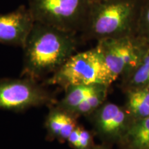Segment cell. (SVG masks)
I'll return each instance as SVG.
<instances>
[{
    "label": "cell",
    "mask_w": 149,
    "mask_h": 149,
    "mask_svg": "<svg viewBox=\"0 0 149 149\" xmlns=\"http://www.w3.org/2000/svg\"><path fill=\"white\" fill-rule=\"evenodd\" d=\"M136 35L149 44V0L139 8Z\"/></svg>",
    "instance_id": "9a60e30c"
},
{
    "label": "cell",
    "mask_w": 149,
    "mask_h": 149,
    "mask_svg": "<svg viewBox=\"0 0 149 149\" xmlns=\"http://www.w3.org/2000/svg\"><path fill=\"white\" fill-rule=\"evenodd\" d=\"M77 120L74 115L54 106L50 110L45 121L47 138L49 140L57 139L60 142L66 141L78 126Z\"/></svg>",
    "instance_id": "9c48e42d"
},
{
    "label": "cell",
    "mask_w": 149,
    "mask_h": 149,
    "mask_svg": "<svg viewBox=\"0 0 149 149\" xmlns=\"http://www.w3.org/2000/svg\"><path fill=\"white\" fill-rule=\"evenodd\" d=\"M76 33L35 22L24 49L22 75L37 80L55 72L75 53Z\"/></svg>",
    "instance_id": "6da1fadb"
},
{
    "label": "cell",
    "mask_w": 149,
    "mask_h": 149,
    "mask_svg": "<svg viewBox=\"0 0 149 149\" xmlns=\"http://www.w3.org/2000/svg\"><path fill=\"white\" fill-rule=\"evenodd\" d=\"M109 87L105 86L91 94L76 108L72 115L77 118L81 116L88 117L106 102Z\"/></svg>",
    "instance_id": "5bb4252c"
},
{
    "label": "cell",
    "mask_w": 149,
    "mask_h": 149,
    "mask_svg": "<svg viewBox=\"0 0 149 149\" xmlns=\"http://www.w3.org/2000/svg\"><path fill=\"white\" fill-rule=\"evenodd\" d=\"M115 80L97 48L74 53L46 81V84L66 89L76 85H105Z\"/></svg>",
    "instance_id": "3957f363"
},
{
    "label": "cell",
    "mask_w": 149,
    "mask_h": 149,
    "mask_svg": "<svg viewBox=\"0 0 149 149\" xmlns=\"http://www.w3.org/2000/svg\"><path fill=\"white\" fill-rule=\"evenodd\" d=\"M55 97L37 80L29 77L0 79V110L22 112L51 105Z\"/></svg>",
    "instance_id": "8992f818"
},
{
    "label": "cell",
    "mask_w": 149,
    "mask_h": 149,
    "mask_svg": "<svg viewBox=\"0 0 149 149\" xmlns=\"http://www.w3.org/2000/svg\"><path fill=\"white\" fill-rule=\"evenodd\" d=\"M93 130L104 144H119L134 118L126 107L107 102L88 117Z\"/></svg>",
    "instance_id": "52a82bcc"
},
{
    "label": "cell",
    "mask_w": 149,
    "mask_h": 149,
    "mask_svg": "<svg viewBox=\"0 0 149 149\" xmlns=\"http://www.w3.org/2000/svg\"><path fill=\"white\" fill-rule=\"evenodd\" d=\"M66 142L69 146L73 149H77L78 146V142H79V125L76 127L72 132Z\"/></svg>",
    "instance_id": "e0dca14e"
},
{
    "label": "cell",
    "mask_w": 149,
    "mask_h": 149,
    "mask_svg": "<svg viewBox=\"0 0 149 149\" xmlns=\"http://www.w3.org/2000/svg\"><path fill=\"white\" fill-rule=\"evenodd\" d=\"M118 145L121 149H149V117L134 120Z\"/></svg>",
    "instance_id": "30bf717a"
},
{
    "label": "cell",
    "mask_w": 149,
    "mask_h": 149,
    "mask_svg": "<svg viewBox=\"0 0 149 149\" xmlns=\"http://www.w3.org/2000/svg\"><path fill=\"white\" fill-rule=\"evenodd\" d=\"M93 0H29L35 22L77 32L84 26Z\"/></svg>",
    "instance_id": "277c9868"
},
{
    "label": "cell",
    "mask_w": 149,
    "mask_h": 149,
    "mask_svg": "<svg viewBox=\"0 0 149 149\" xmlns=\"http://www.w3.org/2000/svg\"><path fill=\"white\" fill-rule=\"evenodd\" d=\"M95 146L93 134L79 125V142L77 149H91Z\"/></svg>",
    "instance_id": "2e32d148"
},
{
    "label": "cell",
    "mask_w": 149,
    "mask_h": 149,
    "mask_svg": "<svg viewBox=\"0 0 149 149\" xmlns=\"http://www.w3.org/2000/svg\"><path fill=\"white\" fill-rule=\"evenodd\" d=\"M34 23L29 8L23 6L13 12L0 14V44L23 48Z\"/></svg>",
    "instance_id": "ba28073f"
},
{
    "label": "cell",
    "mask_w": 149,
    "mask_h": 149,
    "mask_svg": "<svg viewBox=\"0 0 149 149\" xmlns=\"http://www.w3.org/2000/svg\"><path fill=\"white\" fill-rule=\"evenodd\" d=\"M125 93L126 104L124 107L134 120L149 117V86L126 91Z\"/></svg>",
    "instance_id": "7c38bea8"
},
{
    "label": "cell",
    "mask_w": 149,
    "mask_h": 149,
    "mask_svg": "<svg viewBox=\"0 0 149 149\" xmlns=\"http://www.w3.org/2000/svg\"><path fill=\"white\" fill-rule=\"evenodd\" d=\"M148 46L141 37L131 35L100 40L96 47L116 81L137 66Z\"/></svg>",
    "instance_id": "5b68a950"
},
{
    "label": "cell",
    "mask_w": 149,
    "mask_h": 149,
    "mask_svg": "<svg viewBox=\"0 0 149 149\" xmlns=\"http://www.w3.org/2000/svg\"><path fill=\"white\" fill-rule=\"evenodd\" d=\"M139 9L133 0H93L86 34L97 41L136 35Z\"/></svg>",
    "instance_id": "7a4b0ae2"
},
{
    "label": "cell",
    "mask_w": 149,
    "mask_h": 149,
    "mask_svg": "<svg viewBox=\"0 0 149 149\" xmlns=\"http://www.w3.org/2000/svg\"><path fill=\"white\" fill-rule=\"evenodd\" d=\"M103 86H105V85L70 86L64 89V96L55 106L59 109L72 114L84 100Z\"/></svg>",
    "instance_id": "8fae6325"
},
{
    "label": "cell",
    "mask_w": 149,
    "mask_h": 149,
    "mask_svg": "<svg viewBox=\"0 0 149 149\" xmlns=\"http://www.w3.org/2000/svg\"><path fill=\"white\" fill-rule=\"evenodd\" d=\"M121 77L124 91L149 86V46L137 66Z\"/></svg>",
    "instance_id": "4fadbf2b"
},
{
    "label": "cell",
    "mask_w": 149,
    "mask_h": 149,
    "mask_svg": "<svg viewBox=\"0 0 149 149\" xmlns=\"http://www.w3.org/2000/svg\"><path fill=\"white\" fill-rule=\"evenodd\" d=\"M91 149H110V148L108 145L103 144L102 145H95V146Z\"/></svg>",
    "instance_id": "ac0fdd59"
}]
</instances>
